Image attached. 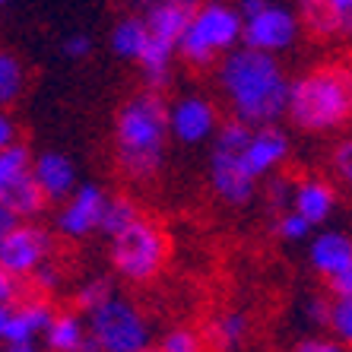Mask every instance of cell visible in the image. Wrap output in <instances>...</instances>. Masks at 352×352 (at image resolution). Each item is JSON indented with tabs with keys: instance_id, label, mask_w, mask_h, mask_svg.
Here are the masks:
<instances>
[{
	"instance_id": "obj_1",
	"label": "cell",
	"mask_w": 352,
	"mask_h": 352,
	"mask_svg": "<svg viewBox=\"0 0 352 352\" xmlns=\"http://www.w3.org/2000/svg\"><path fill=\"white\" fill-rule=\"evenodd\" d=\"M219 86L235 111V121L251 131L273 127L286 115L289 80L270 54H257L241 45L232 48L219 60Z\"/></svg>"
},
{
	"instance_id": "obj_2",
	"label": "cell",
	"mask_w": 352,
	"mask_h": 352,
	"mask_svg": "<svg viewBox=\"0 0 352 352\" xmlns=\"http://www.w3.org/2000/svg\"><path fill=\"white\" fill-rule=\"evenodd\" d=\"M168 140V105L159 92L131 96L118 111L115 146L121 172L133 181H146L162 168Z\"/></svg>"
},
{
	"instance_id": "obj_3",
	"label": "cell",
	"mask_w": 352,
	"mask_h": 352,
	"mask_svg": "<svg viewBox=\"0 0 352 352\" xmlns=\"http://www.w3.org/2000/svg\"><path fill=\"white\" fill-rule=\"evenodd\" d=\"M286 118L308 133H327L352 121V92L340 67H314L289 82Z\"/></svg>"
},
{
	"instance_id": "obj_4",
	"label": "cell",
	"mask_w": 352,
	"mask_h": 352,
	"mask_svg": "<svg viewBox=\"0 0 352 352\" xmlns=\"http://www.w3.org/2000/svg\"><path fill=\"white\" fill-rule=\"evenodd\" d=\"M241 45V16L229 3H200L194 7L188 29L178 41V54L194 67L213 64Z\"/></svg>"
},
{
	"instance_id": "obj_5",
	"label": "cell",
	"mask_w": 352,
	"mask_h": 352,
	"mask_svg": "<svg viewBox=\"0 0 352 352\" xmlns=\"http://www.w3.org/2000/svg\"><path fill=\"white\" fill-rule=\"evenodd\" d=\"M248 137H251V127L238 121H226L219 124L213 146H210V184L219 194V200H226L232 206L251 204L257 194V181L241 165Z\"/></svg>"
},
{
	"instance_id": "obj_6",
	"label": "cell",
	"mask_w": 352,
	"mask_h": 352,
	"mask_svg": "<svg viewBox=\"0 0 352 352\" xmlns=\"http://www.w3.org/2000/svg\"><path fill=\"white\" fill-rule=\"evenodd\" d=\"M86 336L98 352H140L149 346V324L137 305L115 295L86 314Z\"/></svg>"
},
{
	"instance_id": "obj_7",
	"label": "cell",
	"mask_w": 352,
	"mask_h": 352,
	"mask_svg": "<svg viewBox=\"0 0 352 352\" xmlns=\"http://www.w3.org/2000/svg\"><path fill=\"white\" fill-rule=\"evenodd\" d=\"M168 241L162 229L149 219H137L127 232L111 238V263L124 279L131 283H149L165 267Z\"/></svg>"
},
{
	"instance_id": "obj_8",
	"label": "cell",
	"mask_w": 352,
	"mask_h": 352,
	"mask_svg": "<svg viewBox=\"0 0 352 352\" xmlns=\"http://www.w3.org/2000/svg\"><path fill=\"white\" fill-rule=\"evenodd\" d=\"M0 204L13 219H35L45 210V197L32 181V153L25 143L0 149Z\"/></svg>"
},
{
	"instance_id": "obj_9",
	"label": "cell",
	"mask_w": 352,
	"mask_h": 352,
	"mask_svg": "<svg viewBox=\"0 0 352 352\" xmlns=\"http://www.w3.org/2000/svg\"><path fill=\"white\" fill-rule=\"evenodd\" d=\"M298 29H302V23H298L292 7L263 3V10L257 16L241 19V48L276 58L279 51H289L295 45Z\"/></svg>"
},
{
	"instance_id": "obj_10",
	"label": "cell",
	"mask_w": 352,
	"mask_h": 352,
	"mask_svg": "<svg viewBox=\"0 0 352 352\" xmlns=\"http://www.w3.org/2000/svg\"><path fill=\"white\" fill-rule=\"evenodd\" d=\"M51 257V235L35 222H16L0 241V270L13 279H29Z\"/></svg>"
},
{
	"instance_id": "obj_11",
	"label": "cell",
	"mask_w": 352,
	"mask_h": 352,
	"mask_svg": "<svg viewBox=\"0 0 352 352\" xmlns=\"http://www.w3.org/2000/svg\"><path fill=\"white\" fill-rule=\"evenodd\" d=\"M219 131L216 105L204 96H181L168 105V137H175L184 146H197L213 140Z\"/></svg>"
},
{
	"instance_id": "obj_12",
	"label": "cell",
	"mask_w": 352,
	"mask_h": 352,
	"mask_svg": "<svg viewBox=\"0 0 352 352\" xmlns=\"http://www.w3.org/2000/svg\"><path fill=\"white\" fill-rule=\"evenodd\" d=\"M108 194L98 184H76V190L60 204L58 213V232L67 238H86L98 232V222L105 213Z\"/></svg>"
},
{
	"instance_id": "obj_13",
	"label": "cell",
	"mask_w": 352,
	"mask_h": 352,
	"mask_svg": "<svg viewBox=\"0 0 352 352\" xmlns=\"http://www.w3.org/2000/svg\"><path fill=\"white\" fill-rule=\"evenodd\" d=\"M286 159H289V137L283 127L273 124V127H257V131H251L245 156H241V165H245V172L251 175V178L261 181L276 172Z\"/></svg>"
},
{
	"instance_id": "obj_14",
	"label": "cell",
	"mask_w": 352,
	"mask_h": 352,
	"mask_svg": "<svg viewBox=\"0 0 352 352\" xmlns=\"http://www.w3.org/2000/svg\"><path fill=\"white\" fill-rule=\"evenodd\" d=\"M51 318H54V308H51L41 295L25 298V302H16L7 311L3 343H10V346H35V340L45 336Z\"/></svg>"
},
{
	"instance_id": "obj_15",
	"label": "cell",
	"mask_w": 352,
	"mask_h": 352,
	"mask_svg": "<svg viewBox=\"0 0 352 352\" xmlns=\"http://www.w3.org/2000/svg\"><path fill=\"white\" fill-rule=\"evenodd\" d=\"M32 181L45 197V204L48 200L64 204L76 190V165L64 153H41V156H32Z\"/></svg>"
},
{
	"instance_id": "obj_16",
	"label": "cell",
	"mask_w": 352,
	"mask_h": 352,
	"mask_svg": "<svg viewBox=\"0 0 352 352\" xmlns=\"http://www.w3.org/2000/svg\"><path fill=\"white\" fill-rule=\"evenodd\" d=\"M194 7L197 3H188V0H159V3H149L146 13H143L149 38L162 41V45L178 51L181 35L188 29L190 16H194Z\"/></svg>"
},
{
	"instance_id": "obj_17",
	"label": "cell",
	"mask_w": 352,
	"mask_h": 352,
	"mask_svg": "<svg viewBox=\"0 0 352 352\" xmlns=\"http://www.w3.org/2000/svg\"><path fill=\"white\" fill-rule=\"evenodd\" d=\"M333 206H336V194H333V188H330L327 181L305 178V181L295 184V190H292V213L302 216L311 229L318 226V222L330 219Z\"/></svg>"
},
{
	"instance_id": "obj_18",
	"label": "cell",
	"mask_w": 352,
	"mask_h": 352,
	"mask_svg": "<svg viewBox=\"0 0 352 352\" xmlns=\"http://www.w3.org/2000/svg\"><path fill=\"white\" fill-rule=\"evenodd\" d=\"M308 261H311L314 273L324 279L336 276V273L352 263V238L343 232H320L308 248Z\"/></svg>"
},
{
	"instance_id": "obj_19",
	"label": "cell",
	"mask_w": 352,
	"mask_h": 352,
	"mask_svg": "<svg viewBox=\"0 0 352 352\" xmlns=\"http://www.w3.org/2000/svg\"><path fill=\"white\" fill-rule=\"evenodd\" d=\"M41 340H45L48 352H80V346L89 340L86 336V320L76 311H54Z\"/></svg>"
},
{
	"instance_id": "obj_20",
	"label": "cell",
	"mask_w": 352,
	"mask_h": 352,
	"mask_svg": "<svg viewBox=\"0 0 352 352\" xmlns=\"http://www.w3.org/2000/svg\"><path fill=\"white\" fill-rule=\"evenodd\" d=\"M146 41H149V32H146L143 16H124L111 29V51L124 60H140Z\"/></svg>"
},
{
	"instance_id": "obj_21",
	"label": "cell",
	"mask_w": 352,
	"mask_h": 352,
	"mask_svg": "<svg viewBox=\"0 0 352 352\" xmlns=\"http://www.w3.org/2000/svg\"><path fill=\"white\" fill-rule=\"evenodd\" d=\"M248 336V318L241 311H226L210 324V343L219 352H232L245 343Z\"/></svg>"
},
{
	"instance_id": "obj_22",
	"label": "cell",
	"mask_w": 352,
	"mask_h": 352,
	"mask_svg": "<svg viewBox=\"0 0 352 352\" xmlns=\"http://www.w3.org/2000/svg\"><path fill=\"white\" fill-rule=\"evenodd\" d=\"M137 219H140V210L131 197H108L105 213H102V222H98V232H105L108 238H118L121 232L131 229Z\"/></svg>"
},
{
	"instance_id": "obj_23",
	"label": "cell",
	"mask_w": 352,
	"mask_h": 352,
	"mask_svg": "<svg viewBox=\"0 0 352 352\" xmlns=\"http://www.w3.org/2000/svg\"><path fill=\"white\" fill-rule=\"evenodd\" d=\"M25 86V67L16 54L0 51V111H7Z\"/></svg>"
},
{
	"instance_id": "obj_24",
	"label": "cell",
	"mask_w": 352,
	"mask_h": 352,
	"mask_svg": "<svg viewBox=\"0 0 352 352\" xmlns=\"http://www.w3.org/2000/svg\"><path fill=\"white\" fill-rule=\"evenodd\" d=\"M295 16H298V23H305L318 35H333L336 32L333 0H311V3H302V7L295 10Z\"/></svg>"
},
{
	"instance_id": "obj_25",
	"label": "cell",
	"mask_w": 352,
	"mask_h": 352,
	"mask_svg": "<svg viewBox=\"0 0 352 352\" xmlns=\"http://www.w3.org/2000/svg\"><path fill=\"white\" fill-rule=\"evenodd\" d=\"M108 298H115V286H111L108 276H92L76 289V305H80L86 314H89L92 308H98V305H105Z\"/></svg>"
},
{
	"instance_id": "obj_26",
	"label": "cell",
	"mask_w": 352,
	"mask_h": 352,
	"mask_svg": "<svg viewBox=\"0 0 352 352\" xmlns=\"http://www.w3.org/2000/svg\"><path fill=\"white\" fill-rule=\"evenodd\" d=\"M327 327L333 330V340L340 346H352V298H333L330 302Z\"/></svg>"
},
{
	"instance_id": "obj_27",
	"label": "cell",
	"mask_w": 352,
	"mask_h": 352,
	"mask_svg": "<svg viewBox=\"0 0 352 352\" xmlns=\"http://www.w3.org/2000/svg\"><path fill=\"white\" fill-rule=\"evenodd\" d=\"M159 352H204V336L190 327H175L162 336Z\"/></svg>"
},
{
	"instance_id": "obj_28",
	"label": "cell",
	"mask_w": 352,
	"mask_h": 352,
	"mask_svg": "<svg viewBox=\"0 0 352 352\" xmlns=\"http://www.w3.org/2000/svg\"><path fill=\"white\" fill-rule=\"evenodd\" d=\"M292 190H295V181L283 178V175H273V178L267 181L263 197H267V204H270L273 210L286 213V206H292Z\"/></svg>"
},
{
	"instance_id": "obj_29",
	"label": "cell",
	"mask_w": 352,
	"mask_h": 352,
	"mask_svg": "<svg viewBox=\"0 0 352 352\" xmlns=\"http://www.w3.org/2000/svg\"><path fill=\"white\" fill-rule=\"evenodd\" d=\"M276 235L286 238V241H302V238L311 235V226L302 219V216H295L292 210L276 216Z\"/></svg>"
},
{
	"instance_id": "obj_30",
	"label": "cell",
	"mask_w": 352,
	"mask_h": 352,
	"mask_svg": "<svg viewBox=\"0 0 352 352\" xmlns=\"http://www.w3.org/2000/svg\"><path fill=\"white\" fill-rule=\"evenodd\" d=\"M330 162H333L336 178H340L346 188L352 190V137H343L340 143H336V146H333V156H330Z\"/></svg>"
},
{
	"instance_id": "obj_31",
	"label": "cell",
	"mask_w": 352,
	"mask_h": 352,
	"mask_svg": "<svg viewBox=\"0 0 352 352\" xmlns=\"http://www.w3.org/2000/svg\"><path fill=\"white\" fill-rule=\"evenodd\" d=\"M302 314L311 320L314 327H327V318H330V302L320 298V295H308L302 302Z\"/></svg>"
},
{
	"instance_id": "obj_32",
	"label": "cell",
	"mask_w": 352,
	"mask_h": 352,
	"mask_svg": "<svg viewBox=\"0 0 352 352\" xmlns=\"http://www.w3.org/2000/svg\"><path fill=\"white\" fill-rule=\"evenodd\" d=\"M292 352H346V346H340L333 336H308Z\"/></svg>"
},
{
	"instance_id": "obj_33",
	"label": "cell",
	"mask_w": 352,
	"mask_h": 352,
	"mask_svg": "<svg viewBox=\"0 0 352 352\" xmlns=\"http://www.w3.org/2000/svg\"><path fill=\"white\" fill-rule=\"evenodd\" d=\"M89 51H92V38L86 32H74V35H67L64 38V54L67 58L80 60V58H86Z\"/></svg>"
},
{
	"instance_id": "obj_34",
	"label": "cell",
	"mask_w": 352,
	"mask_h": 352,
	"mask_svg": "<svg viewBox=\"0 0 352 352\" xmlns=\"http://www.w3.org/2000/svg\"><path fill=\"white\" fill-rule=\"evenodd\" d=\"M327 289L333 298H352V263L327 279Z\"/></svg>"
},
{
	"instance_id": "obj_35",
	"label": "cell",
	"mask_w": 352,
	"mask_h": 352,
	"mask_svg": "<svg viewBox=\"0 0 352 352\" xmlns=\"http://www.w3.org/2000/svg\"><path fill=\"white\" fill-rule=\"evenodd\" d=\"M29 279H32V283H35V289H38V292L45 295V292H54V289H58V283H60V273L54 270L51 263H45V267H38V270H35Z\"/></svg>"
},
{
	"instance_id": "obj_36",
	"label": "cell",
	"mask_w": 352,
	"mask_h": 352,
	"mask_svg": "<svg viewBox=\"0 0 352 352\" xmlns=\"http://www.w3.org/2000/svg\"><path fill=\"white\" fill-rule=\"evenodd\" d=\"M19 298V279L0 270V308H13Z\"/></svg>"
},
{
	"instance_id": "obj_37",
	"label": "cell",
	"mask_w": 352,
	"mask_h": 352,
	"mask_svg": "<svg viewBox=\"0 0 352 352\" xmlns=\"http://www.w3.org/2000/svg\"><path fill=\"white\" fill-rule=\"evenodd\" d=\"M333 13H336V32L352 38V0H333Z\"/></svg>"
},
{
	"instance_id": "obj_38",
	"label": "cell",
	"mask_w": 352,
	"mask_h": 352,
	"mask_svg": "<svg viewBox=\"0 0 352 352\" xmlns=\"http://www.w3.org/2000/svg\"><path fill=\"white\" fill-rule=\"evenodd\" d=\"M16 143V121L7 115V111H0V149H7Z\"/></svg>"
},
{
	"instance_id": "obj_39",
	"label": "cell",
	"mask_w": 352,
	"mask_h": 352,
	"mask_svg": "<svg viewBox=\"0 0 352 352\" xmlns=\"http://www.w3.org/2000/svg\"><path fill=\"white\" fill-rule=\"evenodd\" d=\"M13 226H16V219L10 216V210H7V206L0 204V241H3V235H7V232L13 229Z\"/></svg>"
},
{
	"instance_id": "obj_40",
	"label": "cell",
	"mask_w": 352,
	"mask_h": 352,
	"mask_svg": "<svg viewBox=\"0 0 352 352\" xmlns=\"http://www.w3.org/2000/svg\"><path fill=\"white\" fill-rule=\"evenodd\" d=\"M0 352H38L35 346H10V343H0Z\"/></svg>"
},
{
	"instance_id": "obj_41",
	"label": "cell",
	"mask_w": 352,
	"mask_h": 352,
	"mask_svg": "<svg viewBox=\"0 0 352 352\" xmlns=\"http://www.w3.org/2000/svg\"><path fill=\"white\" fill-rule=\"evenodd\" d=\"M340 70H343V76H346V82H349V92H352V58L346 60L343 67H340Z\"/></svg>"
},
{
	"instance_id": "obj_42",
	"label": "cell",
	"mask_w": 352,
	"mask_h": 352,
	"mask_svg": "<svg viewBox=\"0 0 352 352\" xmlns=\"http://www.w3.org/2000/svg\"><path fill=\"white\" fill-rule=\"evenodd\" d=\"M80 352H98V349H96V343H92V340H86V343L80 346Z\"/></svg>"
},
{
	"instance_id": "obj_43",
	"label": "cell",
	"mask_w": 352,
	"mask_h": 352,
	"mask_svg": "<svg viewBox=\"0 0 352 352\" xmlns=\"http://www.w3.org/2000/svg\"><path fill=\"white\" fill-rule=\"evenodd\" d=\"M140 352H159V349H153V346H146V349H140Z\"/></svg>"
}]
</instances>
